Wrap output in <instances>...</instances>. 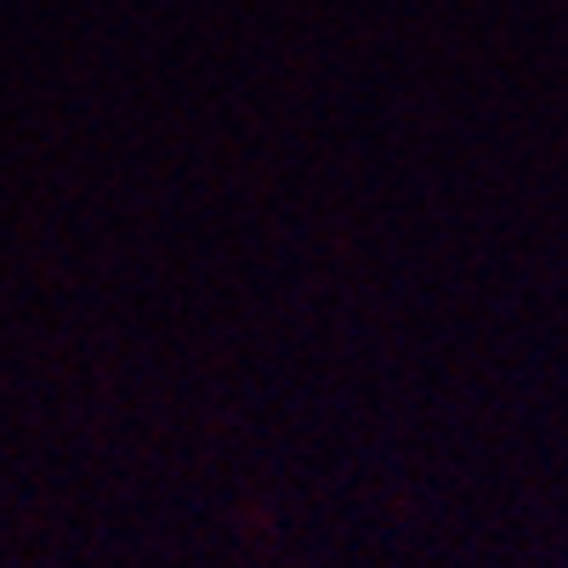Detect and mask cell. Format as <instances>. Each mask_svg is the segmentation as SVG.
Wrapping results in <instances>:
<instances>
[]
</instances>
